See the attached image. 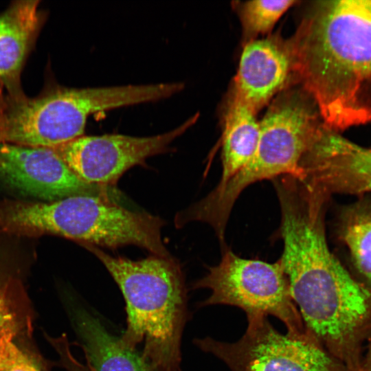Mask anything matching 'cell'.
<instances>
[{
    "instance_id": "cell-12",
    "label": "cell",
    "mask_w": 371,
    "mask_h": 371,
    "mask_svg": "<svg viewBox=\"0 0 371 371\" xmlns=\"http://www.w3.org/2000/svg\"><path fill=\"white\" fill-rule=\"evenodd\" d=\"M292 74L286 41L269 37L245 44L232 99L255 114L286 86Z\"/></svg>"
},
{
    "instance_id": "cell-18",
    "label": "cell",
    "mask_w": 371,
    "mask_h": 371,
    "mask_svg": "<svg viewBox=\"0 0 371 371\" xmlns=\"http://www.w3.org/2000/svg\"><path fill=\"white\" fill-rule=\"evenodd\" d=\"M295 0H255L235 2L243 27L245 44L268 33L279 19L294 4Z\"/></svg>"
},
{
    "instance_id": "cell-4",
    "label": "cell",
    "mask_w": 371,
    "mask_h": 371,
    "mask_svg": "<svg viewBox=\"0 0 371 371\" xmlns=\"http://www.w3.org/2000/svg\"><path fill=\"white\" fill-rule=\"evenodd\" d=\"M165 222L132 211L107 196L76 195L54 201H0V231L19 236L56 235L81 244L108 248L134 245L170 258L163 243Z\"/></svg>"
},
{
    "instance_id": "cell-1",
    "label": "cell",
    "mask_w": 371,
    "mask_h": 371,
    "mask_svg": "<svg viewBox=\"0 0 371 371\" xmlns=\"http://www.w3.org/2000/svg\"><path fill=\"white\" fill-rule=\"evenodd\" d=\"M280 263L305 330L350 371H364L371 332V288L354 278L330 251L326 207L306 194L280 202Z\"/></svg>"
},
{
    "instance_id": "cell-2",
    "label": "cell",
    "mask_w": 371,
    "mask_h": 371,
    "mask_svg": "<svg viewBox=\"0 0 371 371\" xmlns=\"http://www.w3.org/2000/svg\"><path fill=\"white\" fill-rule=\"evenodd\" d=\"M286 41L292 74L328 128L371 122V0L316 1Z\"/></svg>"
},
{
    "instance_id": "cell-15",
    "label": "cell",
    "mask_w": 371,
    "mask_h": 371,
    "mask_svg": "<svg viewBox=\"0 0 371 371\" xmlns=\"http://www.w3.org/2000/svg\"><path fill=\"white\" fill-rule=\"evenodd\" d=\"M259 136V122L256 114L231 98L225 120L222 174L216 188L224 186L249 161L256 152Z\"/></svg>"
},
{
    "instance_id": "cell-6",
    "label": "cell",
    "mask_w": 371,
    "mask_h": 371,
    "mask_svg": "<svg viewBox=\"0 0 371 371\" xmlns=\"http://www.w3.org/2000/svg\"><path fill=\"white\" fill-rule=\"evenodd\" d=\"M194 288L211 291L201 306L229 305L243 310L247 316L272 315L285 325L287 332L307 334L279 261L245 259L226 249L220 262L210 267Z\"/></svg>"
},
{
    "instance_id": "cell-21",
    "label": "cell",
    "mask_w": 371,
    "mask_h": 371,
    "mask_svg": "<svg viewBox=\"0 0 371 371\" xmlns=\"http://www.w3.org/2000/svg\"><path fill=\"white\" fill-rule=\"evenodd\" d=\"M367 193H371V185L368 187V188L367 190V192H366V194Z\"/></svg>"
},
{
    "instance_id": "cell-10",
    "label": "cell",
    "mask_w": 371,
    "mask_h": 371,
    "mask_svg": "<svg viewBox=\"0 0 371 371\" xmlns=\"http://www.w3.org/2000/svg\"><path fill=\"white\" fill-rule=\"evenodd\" d=\"M0 181L40 201L76 195L106 196V188L87 183L54 148L0 143Z\"/></svg>"
},
{
    "instance_id": "cell-13",
    "label": "cell",
    "mask_w": 371,
    "mask_h": 371,
    "mask_svg": "<svg viewBox=\"0 0 371 371\" xmlns=\"http://www.w3.org/2000/svg\"><path fill=\"white\" fill-rule=\"evenodd\" d=\"M40 1H15L0 12V88L8 95L23 93V68L46 21Z\"/></svg>"
},
{
    "instance_id": "cell-8",
    "label": "cell",
    "mask_w": 371,
    "mask_h": 371,
    "mask_svg": "<svg viewBox=\"0 0 371 371\" xmlns=\"http://www.w3.org/2000/svg\"><path fill=\"white\" fill-rule=\"evenodd\" d=\"M85 105L76 88L53 85L34 98L0 99V143L56 148L84 135Z\"/></svg>"
},
{
    "instance_id": "cell-17",
    "label": "cell",
    "mask_w": 371,
    "mask_h": 371,
    "mask_svg": "<svg viewBox=\"0 0 371 371\" xmlns=\"http://www.w3.org/2000/svg\"><path fill=\"white\" fill-rule=\"evenodd\" d=\"M12 278L0 275V370L30 360L14 343L19 330V315L13 302L16 288Z\"/></svg>"
},
{
    "instance_id": "cell-19",
    "label": "cell",
    "mask_w": 371,
    "mask_h": 371,
    "mask_svg": "<svg viewBox=\"0 0 371 371\" xmlns=\"http://www.w3.org/2000/svg\"><path fill=\"white\" fill-rule=\"evenodd\" d=\"M0 371H40V370L38 369L31 360H29L25 363L17 365L8 369L0 370Z\"/></svg>"
},
{
    "instance_id": "cell-9",
    "label": "cell",
    "mask_w": 371,
    "mask_h": 371,
    "mask_svg": "<svg viewBox=\"0 0 371 371\" xmlns=\"http://www.w3.org/2000/svg\"><path fill=\"white\" fill-rule=\"evenodd\" d=\"M194 116L174 129L148 137L110 134L82 135L54 148L84 182L100 187L117 183L134 166L170 150V144L196 121Z\"/></svg>"
},
{
    "instance_id": "cell-20",
    "label": "cell",
    "mask_w": 371,
    "mask_h": 371,
    "mask_svg": "<svg viewBox=\"0 0 371 371\" xmlns=\"http://www.w3.org/2000/svg\"><path fill=\"white\" fill-rule=\"evenodd\" d=\"M369 340V345L368 352L364 357L363 360V370L364 371H371V332L368 339Z\"/></svg>"
},
{
    "instance_id": "cell-5",
    "label": "cell",
    "mask_w": 371,
    "mask_h": 371,
    "mask_svg": "<svg viewBox=\"0 0 371 371\" xmlns=\"http://www.w3.org/2000/svg\"><path fill=\"white\" fill-rule=\"evenodd\" d=\"M316 106L302 89L280 95L259 122L258 144L249 161L225 185L236 199L249 186L285 175L300 177V161L323 124Z\"/></svg>"
},
{
    "instance_id": "cell-7",
    "label": "cell",
    "mask_w": 371,
    "mask_h": 371,
    "mask_svg": "<svg viewBox=\"0 0 371 371\" xmlns=\"http://www.w3.org/2000/svg\"><path fill=\"white\" fill-rule=\"evenodd\" d=\"M236 342L198 339L196 345L223 361L231 371H350L309 334L278 332L264 315H247Z\"/></svg>"
},
{
    "instance_id": "cell-11",
    "label": "cell",
    "mask_w": 371,
    "mask_h": 371,
    "mask_svg": "<svg viewBox=\"0 0 371 371\" xmlns=\"http://www.w3.org/2000/svg\"><path fill=\"white\" fill-rule=\"evenodd\" d=\"M300 179L330 198L365 194L371 185V147L357 145L324 124L300 163Z\"/></svg>"
},
{
    "instance_id": "cell-16",
    "label": "cell",
    "mask_w": 371,
    "mask_h": 371,
    "mask_svg": "<svg viewBox=\"0 0 371 371\" xmlns=\"http://www.w3.org/2000/svg\"><path fill=\"white\" fill-rule=\"evenodd\" d=\"M338 220L339 238L362 282L371 288V199H361L347 205Z\"/></svg>"
},
{
    "instance_id": "cell-14",
    "label": "cell",
    "mask_w": 371,
    "mask_h": 371,
    "mask_svg": "<svg viewBox=\"0 0 371 371\" xmlns=\"http://www.w3.org/2000/svg\"><path fill=\"white\" fill-rule=\"evenodd\" d=\"M78 326L88 371H155L142 355L110 334L91 315L81 313Z\"/></svg>"
},
{
    "instance_id": "cell-3",
    "label": "cell",
    "mask_w": 371,
    "mask_h": 371,
    "mask_svg": "<svg viewBox=\"0 0 371 371\" xmlns=\"http://www.w3.org/2000/svg\"><path fill=\"white\" fill-rule=\"evenodd\" d=\"M81 245L101 261L123 294L127 315L123 342L133 349L143 345L142 355L155 371H179L187 302L179 265L171 257L131 260Z\"/></svg>"
}]
</instances>
